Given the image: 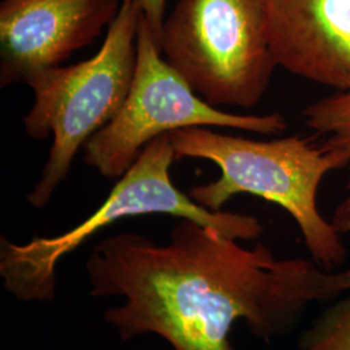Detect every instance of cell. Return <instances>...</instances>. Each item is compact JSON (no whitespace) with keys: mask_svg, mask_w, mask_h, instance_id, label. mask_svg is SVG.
Masks as SVG:
<instances>
[{"mask_svg":"<svg viewBox=\"0 0 350 350\" xmlns=\"http://www.w3.org/2000/svg\"><path fill=\"white\" fill-rule=\"evenodd\" d=\"M239 241L189 219L165 244L113 235L88 256L90 292L122 299L104 313L121 340L154 334L174 350H232L240 321L262 341L286 336L313 302L341 293L338 271Z\"/></svg>","mask_w":350,"mask_h":350,"instance_id":"obj_1","label":"cell"},{"mask_svg":"<svg viewBox=\"0 0 350 350\" xmlns=\"http://www.w3.org/2000/svg\"><path fill=\"white\" fill-rule=\"evenodd\" d=\"M169 137L176 160H206L221 172L214 182L188 192L199 205L219 212L234 196H258L293 218L315 262L331 269L345 261L341 234L318 208L323 178L347 166L335 152L301 135L260 140L232 137L205 126L175 130Z\"/></svg>","mask_w":350,"mask_h":350,"instance_id":"obj_2","label":"cell"},{"mask_svg":"<svg viewBox=\"0 0 350 350\" xmlns=\"http://www.w3.org/2000/svg\"><path fill=\"white\" fill-rule=\"evenodd\" d=\"M175 160L170 137L163 134L150 142L100 206L79 225L56 237L33 238L25 244L0 239V276L4 289L23 302L53 300L57 267L64 257L107 226L127 217L167 214L195 221L237 240H253L262 234V225L256 217L213 212L176 188L170 176Z\"/></svg>","mask_w":350,"mask_h":350,"instance_id":"obj_3","label":"cell"},{"mask_svg":"<svg viewBox=\"0 0 350 350\" xmlns=\"http://www.w3.org/2000/svg\"><path fill=\"white\" fill-rule=\"evenodd\" d=\"M140 17L137 4L122 3L91 59L46 69L27 82L34 103L23 118L26 135L34 140L52 137L49 159L26 198L31 206L42 209L50 202L78 150L122 108L137 66Z\"/></svg>","mask_w":350,"mask_h":350,"instance_id":"obj_4","label":"cell"},{"mask_svg":"<svg viewBox=\"0 0 350 350\" xmlns=\"http://www.w3.org/2000/svg\"><path fill=\"white\" fill-rule=\"evenodd\" d=\"M160 50L213 107L250 109L278 65L269 42V0H178Z\"/></svg>","mask_w":350,"mask_h":350,"instance_id":"obj_5","label":"cell"},{"mask_svg":"<svg viewBox=\"0 0 350 350\" xmlns=\"http://www.w3.org/2000/svg\"><path fill=\"white\" fill-rule=\"evenodd\" d=\"M137 49L134 79L122 108L83 147L85 163L101 175L121 178L152 140L180 129L226 127L263 135L287 130L280 113L225 112L200 98L163 57L143 13Z\"/></svg>","mask_w":350,"mask_h":350,"instance_id":"obj_6","label":"cell"},{"mask_svg":"<svg viewBox=\"0 0 350 350\" xmlns=\"http://www.w3.org/2000/svg\"><path fill=\"white\" fill-rule=\"evenodd\" d=\"M121 0H1L0 88L60 66L109 26Z\"/></svg>","mask_w":350,"mask_h":350,"instance_id":"obj_7","label":"cell"},{"mask_svg":"<svg viewBox=\"0 0 350 350\" xmlns=\"http://www.w3.org/2000/svg\"><path fill=\"white\" fill-rule=\"evenodd\" d=\"M269 42L278 68L350 88V0H269Z\"/></svg>","mask_w":350,"mask_h":350,"instance_id":"obj_8","label":"cell"},{"mask_svg":"<svg viewBox=\"0 0 350 350\" xmlns=\"http://www.w3.org/2000/svg\"><path fill=\"white\" fill-rule=\"evenodd\" d=\"M304 124L323 139L325 148L350 163V88L314 101L302 111Z\"/></svg>","mask_w":350,"mask_h":350,"instance_id":"obj_9","label":"cell"},{"mask_svg":"<svg viewBox=\"0 0 350 350\" xmlns=\"http://www.w3.org/2000/svg\"><path fill=\"white\" fill-rule=\"evenodd\" d=\"M301 350H350V296L327 308L300 338Z\"/></svg>","mask_w":350,"mask_h":350,"instance_id":"obj_10","label":"cell"},{"mask_svg":"<svg viewBox=\"0 0 350 350\" xmlns=\"http://www.w3.org/2000/svg\"><path fill=\"white\" fill-rule=\"evenodd\" d=\"M122 3H134L143 13L147 24L150 26L153 38L160 47V39L165 23L166 0H121Z\"/></svg>","mask_w":350,"mask_h":350,"instance_id":"obj_11","label":"cell"},{"mask_svg":"<svg viewBox=\"0 0 350 350\" xmlns=\"http://www.w3.org/2000/svg\"><path fill=\"white\" fill-rule=\"evenodd\" d=\"M347 187L350 188V176ZM331 224L340 234H350V198L338 204ZM338 284L341 292L350 291V269L338 271Z\"/></svg>","mask_w":350,"mask_h":350,"instance_id":"obj_12","label":"cell"}]
</instances>
